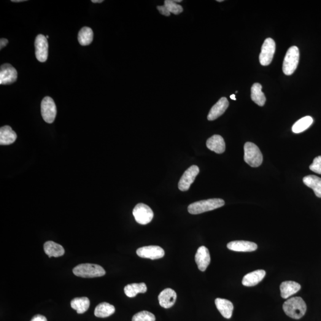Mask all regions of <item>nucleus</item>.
I'll return each mask as SVG.
<instances>
[{
	"mask_svg": "<svg viewBox=\"0 0 321 321\" xmlns=\"http://www.w3.org/2000/svg\"><path fill=\"white\" fill-rule=\"evenodd\" d=\"M285 314L293 319L299 320L306 312V304L301 297H295L286 301L283 304Z\"/></svg>",
	"mask_w": 321,
	"mask_h": 321,
	"instance_id": "nucleus-1",
	"label": "nucleus"
},
{
	"mask_svg": "<svg viewBox=\"0 0 321 321\" xmlns=\"http://www.w3.org/2000/svg\"><path fill=\"white\" fill-rule=\"evenodd\" d=\"M225 202L221 199H209L194 202L188 207V211L191 214H200L202 213L212 211L225 206Z\"/></svg>",
	"mask_w": 321,
	"mask_h": 321,
	"instance_id": "nucleus-2",
	"label": "nucleus"
},
{
	"mask_svg": "<svg viewBox=\"0 0 321 321\" xmlns=\"http://www.w3.org/2000/svg\"><path fill=\"white\" fill-rule=\"evenodd\" d=\"M75 276L82 278H95L104 276L106 271L102 267L96 264H82L74 268Z\"/></svg>",
	"mask_w": 321,
	"mask_h": 321,
	"instance_id": "nucleus-3",
	"label": "nucleus"
},
{
	"mask_svg": "<svg viewBox=\"0 0 321 321\" xmlns=\"http://www.w3.org/2000/svg\"><path fill=\"white\" fill-rule=\"evenodd\" d=\"M244 160L252 167H258L263 163V156L260 149L252 142H246L244 146Z\"/></svg>",
	"mask_w": 321,
	"mask_h": 321,
	"instance_id": "nucleus-4",
	"label": "nucleus"
},
{
	"mask_svg": "<svg viewBox=\"0 0 321 321\" xmlns=\"http://www.w3.org/2000/svg\"><path fill=\"white\" fill-rule=\"evenodd\" d=\"M299 57V48L296 46L288 50L283 65V71L285 75H291L295 72L298 66Z\"/></svg>",
	"mask_w": 321,
	"mask_h": 321,
	"instance_id": "nucleus-5",
	"label": "nucleus"
},
{
	"mask_svg": "<svg viewBox=\"0 0 321 321\" xmlns=\"http://www.w3.org/2000/svg\"><path fill=\"white\" fill-rule=\"evenodd\" d=\"M276 52V43L273 39L269 38L264 41L260 55L261 65L266 66L270 64Z\"/></svg>",
	"mask_w": 321,
	"mask_h": 321,
	"instance_id": "nucleus-6",
	"label": "nucleus"
},
{
	"mask_svg": "<svg viewBox=\"0 0 321 321\" xmlns=\"http://www.w3.org/2000/svg\"><path fill=\"white\" fill-rule=\"evenodd\" d=\"M134 219L137 223L142 225H146L152 221L153 212L149 206L140 203L134 207L133 211Z\"/></svg>",
	"mask_w": 321,
	"mask_h": 321,
	"instance_id": "nucleus-7",
	"label": "nucleus"
},
{
	"mask_svg": "<svg viewBox=\"0 0 321 321\" xmlns=\"http://www.w3.org/2000/svg\"><path fill=\"white\" fill-rule=\"evenodd\" d=\"M41 114L45 122L52 123L55 121L57 115V108L55 101L51 97L46 96L42 99Z\"/></svg>",
	"mask_w": 321,
	"mask_h": 321,
	"instance_id": "nucleus-8",
	"label": "nucleus"
},
{
	"mask_svg": "<svg viewBox=\"0 0 321 321\" xmlns=\"http://www.w3.org/2000/svg\"><path fill=\"white\" fill-rule=\"evenodd\" d=\"M199 172L198 166H192L186 170L179 182V189L181 191H185L189 189L190 186L195 181Z\"/></svg>",
	"mask_w": 321,
	"mask_h": 321,
	"instance_id": "nucleus-9",
	"label": "nucleus"
},
{
	"mask_svg": "<svg viewBox=\"0 0 321 321\" xmlns=\"http://www.w3.org/2000/svg\"><path fill=\"white\" fill-rule=\"evenodd\" d=\"M18 72L10 64H2L0 68V84L9 85L16 82Z\"/></svg>",
	"mask_w": 321,
	"mask_h": 321,
	"instance_id": "nucleus-10",
	"label": "nucleus"
},
{
	"mask_svg": "<svg viewBox=\"0 0 321 321\" xmlns=\"http://www.w3.org/2000/svg\"><path fill=\"white\" fill-rule=\"evenodd\" d=\"M35 47L37 60L42 63L47 61L48 56V43L47 38L43 35H38L35 42Z\"/></svg>",
	"mask_w": 321,
	"mask_h": 321,
	"instance_id": "nucleus-11",
	"label": "nucleus"
},
{
	"mask_svg": "<svg viewBox=\"0 0 321 321\" xmlns=\"http://www.w3.org/2000/svg\"><path fill=\"white\" fill-rule=\"evenodd\" d=\"M136 253L139 257L151 259L152 260L162 258L165 255V252L163 248L158 246H148L139 248L136 251Z\"/></svg>",
	"mask_w": 321,
	"mask_h": 321,
	"instance_id": "nucleus-12",
	"label": "nucleus"
},
{
	"mask_svg": "<svg viewBox=\"0 0 321 321\" xmlns=\"http://www.w3.org/2000/svg\"><path fill=\"white\" fill-rule=\"evenodd\" d=\"M195 262L199 270L204 272L211 263L209 250L206 246L199 248L195 255Z\"/></svg>",
	"mask_w": 321,
	"mask_h": 321,
	"instance_id": "nucleus-13",
	"label": "nucleus"
},
{
	"mask_svg": "<svg viewBox=\"0 0 321 321\" xmlns=\"http://www.w3.org/2000/svg\"><path fill=\"white\" fill-rule=\"evenodd\" d=\"M177 299L176 291L171 288H166L162 291L158 296L160 306L165 309L170 308L174 305Z\"/></svg>",
	"mask_w": 321,
	"mask_h": 321,
	"instance_id": "nucleus-14",
	"label": "nucleus"
},
{
	"mask_svg": "<svg viewBox=\"0 0 321 321\" xmlns=\"http://www.w3.org/2000/svg\"><path fill=\"white\" fill-rule=\"evenodd\" d=\"M229 106V102L228 99L226 97H223L220 99L217 103L211 108V110L208 115V120L209 121H213L217 119L222 115L225 113L227 109H228Z\"/></svg>",
	"mask_w": 321,
	"mask_h": 321,
	"instance_id": "nucleus-15",
	"label": "nucleus"
},
{
	"mask_svg": "<svg viewBox=\"0 0 321 321\" xmlns=\"http://www.w3.org/2000/svg\"><path fill=\"white\" fill-rule=\"evenodd\" d=\"M227 247L231 250L243 252H253L258 249L257 245L255 243L244 241H236L228 243Z\"/></svg>",
	"mask_w": 321,
	"mask_h": 321,
	"instance_id": "nucleus-16",
	"label": "nucleus"
},
{
	"mask_svg": "<svg viewBox=\"0 0 321 321\" xmlns=\"http://www.w3.org/2000/svg\"><path fill=\"white\" fill-rule=\"evenodd\" d=\"M266 272L263 269H259L245 275L242 280V284L247 287H252L257 285L264 279Z\"/></svg>",
	"mask_w": 321,
	"mask_h": 321,
	"instance_id": "nucleus-17",
	"label": "nucleus"
},
{
	"mask_svg": "<svg viewBox=\"0 0 321 321\" xmlns=\"http://www.w3.org/2000/svg\"><path fill=\"white\" fill-rule=\"evenodd\" d=\"M207 147L209 150L220 154L225 152L226 144L222 136L215 134L207 140Z\"/></svg>",
	"mask_w": 321,
	"mask_h": 321,
	"instance_id": "nucleus-18",
	"label": "nucleus"
},
{
	"mask_svg": "<svg viewBox=\"0 0 321 321\" xmlns=\"http://www.w3.org/2000/svg\"><path fill=\"white\" fill-rule=\"evenodd\" d=\"M215 303L222 316L227 319H230L233 314L234 309L233 303L230 301L221 298L216 299Z\"/></svg>",
	"mask_w": 321,
	"mask_h": 321,
	"instance_id": "nucleus-19",
	"label": "nucleus"
},
{
	"mask_svg": "<svg viewBox=\"0 0 321 321\" xmlns=\"http://www.w3.org/2000/svg\"><path fill=\"white\" fill-rule=\"evenodd\" d=\"M301 286L299 283L292 281L283 282L280 285V291L283 299H287L295 295L301 290Z\"/></svg>",
	"mask_w": 321,
	"mask_h": 321,
	"instance_id": "nucleus-20",
	"label": "nucleus"
},
{
	"mask_svg": "<svg viewBox=\"0 0 321 321\" xmlns=\"http://www.w3.org/2000/svg\"><path fill=\"white\" fill-rule=\"evenodd\" d=\"M17 139V134L9 126L0 129V145H9L13 144Z\"/></svg>",
	"mask_w": 321,
	"mask_h": 321,
	"instance_id": "nucleus-21",
	"label": "nucleus"
},
{
	"mask_svg": "<svg viewBox=\"0 0 321 321\" xmlns=\"http://www.w3.org/2000/svg\"><path fill=\"white\" fill-rule=\"evenodd\" d=\"M44 249L46 254L50 258L59 257L63 256L65 253V250L61 245L56 244L53 241H48L45 243Z\"/></svg>",
	"mask_w": 321,
	"mask_h": 321,
	"instance_id": "nucleus-22",
	"label": "nucleus"
},
{
	"mask_svg": "<svg viewBox=\"0 0 321 321\" xmlns=\"http://www.w3.org/2000/svg\"><path fill=\"white\" fill-rule=\"evenodd\" d=\"M263 86L259 83H255L251 88V98L259 106L263 107L266 102L265 95L262 91Z\"/></svg>",
	"mask_w": 321,
	"mask_h": 321,
	"instance_id": "nucleus-23",
	"label": "nucleus"
},
{
	"mask_svg": "<svg viewBox=\"0 0 321 321\" xmlns=\"http://www.w3.org/2000/svg\"><path fill=\"white\" fill-rule=\"evenodd\" d=\"M304 184L314 191L315 195L321 198V179L314 175H309L303 179Z\"/></svg>",
	"mask_w": 321,
	"mask_h": 321,
	"instance_id": "nucleus-24",
	"label": "nucleus"
},
{
	"mask_svg": "<svg viewBox=\"0 0 321 321\" xmlns=\"http://www.w3.org/2000/svg\"><path fill=\"white\" fill-rule=\"evenodd\" d=\"M125 293L129 298H134L138 293H145L147 292V285L144 283H133L128 284L125 287Z\"/></svg>",
	"mask_w": 321,
	"mask_h": 321,
	"instance_id": "nucleus-25",
	"label": "nucleus"
},
{
	"mask_svg": "<svg viewBox=\"0 0 321 321\" xmlns=\"http://www.w3.org/2000/svg\"><path fill=\"white\" fill-rule=\"evenodd\" d=\"M90 302L88 298H76L71 301V307L77 311V314H82L88 311Z\"/></svg>",
	"mask_w": 321,
	"mask_h": 321,
	"instance_id": "nucleus-26",
	"label": "nucleus"
},
{
	"mask_svg": "<svg viewBox=\"0 0 321 321\" xmlns=\"http://www.w3.org/2000/svg\"><path fill=\"white\" fill-rule=\"evenodd\" d=\"M115 310L114 306L112 304L103 302L96 307L94 314L96 317L107 318L114 314Z\"/></svg>",
	"mask_w": 321,
	"mask_h": 321,
	"instance_id": "nucleus-27",
	"label": "nucleus"
},
{
	"mask_svg": "<svg viewBox=\"0 0 321 321\" xmlns=\"http://www.w3.org/2000/svg\"><path fill=\"white\" fill-rule=\"evenodd\" d=\"M314 120L311 116H306L297 121L292 127V131L295 133H300L305 131L312 125Z\"/></svg>",
	"mask_w": 321,
	"mask_h": 321,
	"instance_id": "nucleus-28",
	"label": "nucleus"
},
{
	"mask_svg": "<svg viewBox=\"0 0 321 321\" xmlns=\"http://www.w3.org/2000/svg\"><path fill=\"white\" fill-rule=\"evenodd\" d=\"M93 38V31L88 27H83L78 34V40L81 45L86 46L91 44Z\"/></svg>",
	"mask_w": 321,
	"mask_h": 321,
	"instance_id": "nucleus-29",
	"label": "nucleus"
},
{
	"mask_svg": "<svg viewBox=\"0 0 321 321\" xmlns=\"http://www.w3.org/2000/svg\"><path fill=\"white\" fill-rule=\"evenodd\" d=\"M155 315L148 311L137 313L132 318V321H155Z\"/></svg>",
	"mask_w": 321,
	"mask_h": 321,
	"instance_id": "nucleus-30",
	"label": "nucleus"
},
{
	"mask_svg": "<svg viewBox=\"0 0 321 321\" xmlns=\"http://www.w3.org/2000/svg\"><path fill=\"white\" fill-rule=\"evenodd\" d=\"M164 5L167 8L170 13L174 15H179L183 11L182 5L178 4L173 0H166Z\"/></svg>",
	"mask_w": 321,
	"mask_h": 321,
	"instance_id": "nucleus-31",
	"label": "nucleus"
},
{
	"mask_svg": "<svg viewBox=\"0 0 321 321\" xmlns=\"http://www.w3.org/2000/svg\"><path fill=\"white\" fill-rule=\"evenodd\" d=\"M309 169L311 171L321 174V156H317L314 159Z\"/></svg>",
	"mask_w": 321,
	"mask_h": 321,
	"instance_id": "nucleus-32",
	"label": "nucleus"
},
{
	"mask_svg": "<svg viewBox=\"0 0 321 321\" xmlns=\"http://www.w3.org/2000/svg\"><path fill=\"white\" fill-rule=\"evenodd\" d=\"M157 9L159 12L164 16H169L171 15L170 12H169V10L167 9V8L164 5H161V6H157Z\"/></svg>",
	"mask_w": 321,
	"mask_h": 321,
	"instance_id": "nucleus-33",
	"label": "nucleus"
},
{
	"mask_svg": "<svg viewBox=\"0 0 321 321\" xmlns=\"http://www.w3.org/2000/svg\"><path fill=\"white\" fill-rule=\"evenodd\" d=\"M31 321H47V318L41 315H37L32 318Z\"/></svg>",
	"mask_w": 321,
	"mask_h": 321,
	"instance_id": "nucleus-34",
	"label": "nucleus"
},
{
	"mask_svg": "<svg viewBox=\"0 0 321 321\" xmlns=\"http://www.w3.org/2000/svg\"><path fill=\"white\" fill-rule=\"evenodd\" d=\"M8 42H9V41H8L7 39L1 38V40H0V48H1V50L2 48L5 47V46L7 45Z\"/></svg>",
	"mask_w": 321,
	"mask_h": 321,
	"instance_id": "nucleus-35",
	"label": "nucleus"
},
{
	"mask_svg": "<svg viewBox=\"0 0 321 321\" xmlns=\"http://www.w3.org/2000/svg\"><path fill=\"white\" fill-rule=\"evenodd\" d=\"M103 1V0H93V1H92L94 3H101V2Z\"/></svg>",
	"mask_w": 321,
	"mask_h": 321,
	"instance_id": "nucleus-36",
	"label": "nucleus"
},
{
	"mask_svg": "<svg viewBox=\"0 0 321 321\" xmlns=\"http://www.w3.org/2000/svg\"><path fill=\"white\" fill-rule=\"evenodd\" d=\"M230 98L233 99V100H236V96L234 95V94H233V95L230 96Z\"/></svg>",
	"mask_w": 321,
	"mask_h": 321,
	"instance_id": "nucleus-37",
	"label": "nucleus"
},
{
	"mask_svg": "<svg viewBox=\"0 0 321 321\" xmlns=\"http://www.w3.org/2000/svg\"><path fill=\"white\" fill-rule=\"evenodd\" d=\"M23 1H25V0H13L12 2H23Z\"/></svg>",
	"mask_w": 321,
	"mask_h": 321,
	"instance_id": "nucleus-38",
	"label": "nucleus"
},
{
	"mask_svg": "<svg viewBox=\"0 0 321 321\" xmlns=\"http://www.w3.org/2000/svg\"><path fill=\"white\" fill-rule=\"evenodd\" d=\"M174 1L176 2H182V0H174Z\"/></svg>",
	"mask_w": 321,
	"mask_h": 321,
	"instance_id": "nucleus-39",
	"label": "nucleus"
},
{
	"mask_svg": "<svg viewBox=\"0 0 321 321\" xmlns=\"http://www.w3.org/2000/svg\"><path fill=\"white\" fill-rule=\"evenodd\" d=\"M218 2H223V0H217Z\"/></svg>",
	"mask_w": 321,
	"mask_h": 321,
	"instance_id": "nucleus-40",
	"label": "nucleus"
}]
</instances>
